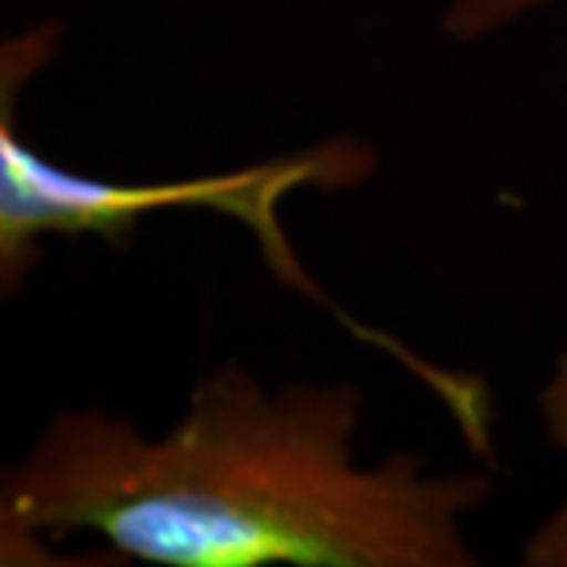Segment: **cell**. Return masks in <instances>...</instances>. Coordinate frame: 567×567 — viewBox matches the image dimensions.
I'll return each mask as SVG.
<instances>
[{
    "label": "cell",
    "mask_w": 567,
    "mask_h": 567,
    "mask_svg": "<svg viewBox=\"0 0 567 567\" xmlns=\"http://www.w3.org/2000/svg\"><path fill=\"white\" fill-rule=\"evenodd\" d=\"M58 25H41L3 44L0 70V281L17 293L39 265L44 237H102L111 246L136 230L145 215L167 208H205L237 218L256 237L271 275L306 300L322 297L278 221L281 203L303 186L338 189L369 181L375 152L353 136H338L316 148L278 155L240 171L167 183H111L73 174L41 158L17 130V92L29 73L51 58Z\"/></svg>",
    "instance_id": "7a4b0ae2"
},
{
    "label": "cell",
    "mask_w": 567,
    "mask_h": 567,
    "mask_svg": "<svg viewBox=\"0 0 567 567\" xmlns=\"http://www.w3.org/2000/svg\"><path fill=\"white\" fill-rule=\"evenodd\" d=\"M546 3L551 0H451L442 29L461 41L480 39Z\"/></svg>",
    "instance_id": "277c9868"
},
{
    "label": "cell",
    "mask_w": 567,
    "mask_h": 567,
    "mask_svg": "<svg viewBox=\"0 0 567 567\" xmlns=\"http://www.w3.org/2000/svg\"><path fill=\"white\" fill-rule=\"evenodd\" d=\"M539 413L551 445L567 451V353L558 357L551 379L539 391ZM520 561L527 567H567V498L546 524L533 529Z\"/></svg>",
    "instance_id": "3957f363"
},
{
    "label": "cell",
    "mask_w": 567,
    "mask_h": 567,
    "mask_svg": "<svg viewBox=\"0 0 567 567\" xmlns=\"http://www.w3.org/2000/svg\"><path fill=\"white\" fill-rule=\"evenodd\" d=\"M360 388L268 394L227 365L205 375L164 439L126 420L58 413L7 470L0 561L48 565L44 539L95 533L121 558L164 567H464V517L488 470L432 476L423 454L353 464Z\"/></svg>",
    "instance_id": "6da1fadb"
}]
</instances>
